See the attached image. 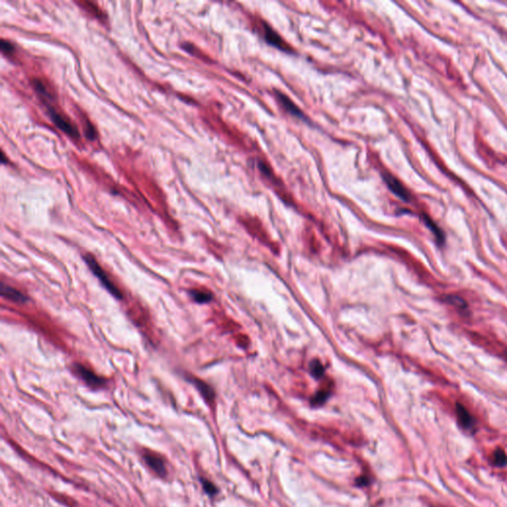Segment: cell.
I'll return each instance as SVG.
<instances>
[{
  "label": "cell",
  "instance_id": "1",
  "mask_svg": "<svg viewBox=\"0 0 507 507\" xmlns=\"http://www.w3.org/2000/svg\"><path fill=\"white\" fill-rule=\"evenodd\" d=\"M33 85L36 93L46 105L49 116L51 117L52 121L73 140H75L76 142H78L79 140L80 141L79 130L77 129V127L75 126V124L64 114V112L61 110L60 107L54 104L56 101V95L52 86H50L49 82L44 79H35L33 80Z\"/></svg>",
  "mask_w": 507,
  "mask_h": 507
},
{
  "label": "cell",
  "instance_id": "2",
  "mask_svg": "<svg viewBox=\"0 0 507 507\" xmlns=\"http://www.w3.org/2000/svg\"><path fill=\"white\" fill-rule=\"evenodd\" d=\"M83 259H84L86 265L88 266V268L94 272L95 276L99 280V282L110 292L111 294L117 299H122L123 294H122L121 290L111 281V279L106 273V271L100 267V265L95 260V257L91 256L90 254H86V255H84Z\"/></svg>",
  "mask_w": 507,
  "mask_h": 507
},
{
  "label": "cell",
  "instance_id": "3",
  "mask_svg": "<svg viewBox=\"0 0 507 507\" xmlns=\"http://www.w3.org/2000/svg\"><path fill=\"white\" fill-rule=\"evenodd\" d=\"M74 371L88 386L93 388H101L106 384V380L97 376L89 368L83 366L82 364H76L74 365Z\"/></svg>",
  "mask_w": 507,
  "mask_h": 507
},
{
  "label": "cell",
  "instance_id": "4",
  "mask_svg": "<svg viewBox=\"0 0 507 507\" xmlns=\"http://www.w3.org/2000/svg\"><path fill=\"white\" fill-rule=\"evenodd\" d=\"M144 457V459L146 462V464L148 465V467L158 475V476H160V477H165L168 472H167V468H166V465H165V462L163 460V459L153 452H148V453H145L143 455Z\"/></svg>",
  "mask_w": 507,
  "mask_h": 507
},
{
  "label": "cell",
  "instance_id": "5",
  "mask_svg": "<svg viewBox=\"0 0 507 507\" xmlns=\"http://www.w3.org/2000/svg\"><path fill=\"white\" fill-rule=\"evenodd\" d=\"M382 177H383L386 186L388 187V189L391 190L396 196H398L400 199H402L404 201H409L410 195H409L408 191L405 190V188L396 179L395 176H393L391 174H383Z\"/></svg>",
  "mask_w": 507,
  "mask_h": 507
},
{
  "label": "cell",
  "instance_id": "6",
  "mask_svg": "<svg viewBox=\"0 0 507 507\" xmlns=\"http://www.w3.org/2000/svg\"><path fill=\"white\" fill-rule=\"evenodd\" d=\"M1 295L4 298L14 301L17 303H25L26 301H29L28 296L25 295L23 292H21L20 290L16 289L14 287H11L10 285H5L4 283L1 284Z\"/></svg>",
  "mask_w": 507,
  "mask_h": 507
},
{
  "label": "cell",
  "instance_id": "7",
  "mask_svg": "<svg viewBox=\"0 0 507 507\" xmlns=\"http://www.w3.org/2000/svg\"><path fill=\"white\" fill-rule=\"evenodd\" d=\"M264 34H265V39L269 45L276 47L278 49H281L285 52L290 51L286 46L285 42L283 41V39L279 36V34L276 32L273 31L267 24H264Z\"/></svg>",
  "mask_w": 507,
  "mask_h": 507
},
{
  "label": "cell",
  "instance_id": "8",
  "mask_svg": "<svg viewBox=\"0 0 507 507\" xmlns=\"http://www.w3.org/2000/svg\"><path fill=\"white\" fill-rule=\"evenodd\" d=\"M276 97H278L280 103L283 105V107L289 114H291L297 118H302V119L305 118V116H304L303 112L301 110V108L298 106H296L294 104V102L290 98H288L286 95L282 94V93H276Z\"/></svg>",
  "mask_w": 507,
  "mask_h": 507
},
{
  "label": "cell",
  "instance_id": "9",
  "mask_svg": "<svg viewBox=\"0 0 507 507\" xmlns=\"http://www.w3.org/2000/svg\"><path fill=\"white\" fill-rule=\"evenodd\" d=\"M456 413H457L459 425L462 427L465 428V429H472L475 426L474 418L472 417L470 412L468 411V409L462 403L458 402L456 404Z\"/></svg>",
  "mask_w": 507,
  "mask_h": 507
},
{
  "label": "cell",
  "instance_id": "10",
  "mask_svg": "<svg viewBox=\"0 0 507 507\" xmlns=\"http://www.w3.org/2000/svg\"><path fill=\"white\" fill-rule=\"evenodd\" d=\"M189 380L195 385V387L199 390V393L201 394V396H203L207 401H209V402L213 401V399H214V391L212 390V388L207 383L203 382L202 380H197V379H194V378H190Z\"/></svg>",
  "mask_w": 507,
  "mask_h": 507
},
{
  "label": "cell",
  "instance_id": "11",
  "mask_svg": "<svg viewBox=\"0 0 507 507\" xmlns=\"http://www.w3.org/2000/svg\"><path fill=\"white\" fill-rule=\"evenodd\" d=\"M443 301L450 304V305H453V306L459 308V310H462V311H467L468 307H469L467 301H465L463 297H460L459 295H456V294L444 295Z\"/></svg>",
  "mask_w": 507,
  "mask_h": 507
},
{
  "label": "cell",
  "instance_id": "12",
  "mask_svg": "<svg viewBox=\"0 0 507 507\" xmlns=\"http://www.w3.org/2000/svg\"><path fill=\"white\" fill-rule=\"evenodd\" d=\"M79 6H81L82 9H84L86 12H88L89 14H91L93 16H95L96 18L102 20L104 18V15H103V12L99 9V7L97 6V4H95L94 2H89V1H79L78 2Z\"/></svg>",
  "mask_w": 507,
  "mask_h": 507
},
{
  "label": "cell",
  "instance_id": "13",
  "mask_svg": "<svg viewBox=\"0 0 507 507\" xmlns=\"http://www.w3.org/2000/svg\"><path fill=\"white\" fill-rule=\"evenodd\" d=\"M190 294L191 298L197 303H207L212 299V294L206 290L191 289Z\"/></svg>",
  "mask_w": 507,
  "mask_h": 507
},
{
  "label": "cell",
  "instance_id": "14",
  "mask_svg": "<svg viewBox=\"0 0 507 507\" xmlns=\"http://www.w3.org/2000/svg\"><path fill=\"white\" fill-rule=\"evenodd\" d=\"M424 220L426 222V225L431 229V231L434 233V235L437 238L438 243L439 244H443L444 242H445V238H444L443 233L441 232V230L433 222L431 221L428 217H425Z\"/></svg>",
  "mask_w": 507,
  "mask_h": 507
},
{
  "label": "cell",
  "instance_id": "15",
  "mask_svg": "<svg viewBox=\"0 0 507 507\" xmlns=\"http://www.w3.org/2000/svg\"><path fill=\"white\" fill-rule=\"evenodd\" d=\"M493 460L496 466L503 467L507 464V456L503 450L497 449L493 455Z\"/></svg>",
  "mask_w": 507,
  "mask_h": 507
},
{
  "label": "cell",
  "instance_id": "16",
  "mask_svg": "<svg viewBox=\"0 0 507 507\" xmlns=\"http://www.w3.org/2000/svg\"><path fill=\"white\" fill-rule=\"evenodd\" d=\"M83 129L85 131V135L86 137H88L90 140H95L96 138V132H95V128L91 125V123L89 122L88 119H83Z\"/></svg>",
  "mask_w": 507,
  "mask_h": 507
},
{
  "label": "cell",
  "instance_id": "17",
  "mask_svg": "<svg viewBox=\"0 0 507 507\" xmlns=\"http://www.w3.org/2000/svg\"><path fill=\"white\" fill-rule=\"evenodd\" d=\"M310 367H311V373L315 378H320L324 373L323 365L318 361H314L310 365Z\"/></svg>",
  "mask_w": 507,
  "mask_h": 507
},
{
  "label": "cell",
  "instance_id": "18",
  "mask_svg": "<svg viewBox=\"0 0 507 507\" xmlns=\"http://www.w3.org/2000/svg\"><path fill=\"white\" fill-rule=\"evenodd\" d=\"M201 482H202V486H203L204 491H205V492H207L208 494H210V495H214V494H216V493H217V490H216L215 486H214L212 482L208 481L207 479H203V478H201Z\"/></svg>",
  "mask_w": 507,
  "mask_h": 507
},
{
  "label": "cell",
  "instance_id": "19",
  "mask_svg": "<svg viewBox=\"0 0 507 507\" xmlns=\"http://www.w3.org/2000/svg\"><path fill=\"white\" fill-rule=\"evenodd\" d=\"M1 48H2V51L5 52V53H7V54H11L13 52V50H14V48H13V46L9 42H6L4 40L1 41Z\"/></svg>",
  "mask_w": 507,
  "mask_h": 507
}]
</instances>
